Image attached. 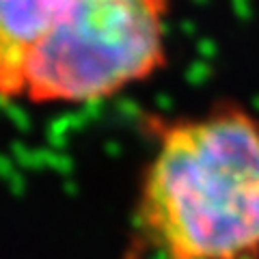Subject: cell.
<instances>
[{"label": "cell", "instance_id": "obj_2", "mask_svg": "<svg viewBox=\"0 0 259 259\" xmlns=\"http://www.w3.org/2000/svg\"><path fill=\"white\" fill-rule=\"evenodd\" d=\"M171 0H67L32 52L24 100L91 104L156 76L166 65Z\"/></svg>", "mask_w": 259, "mask_h": 259}, {"label": "cell", "instance_id": "obj_3", "mask_svg": "<svg viewBox=\"0 0 259 259\" xmlns=\"http://www.w3.org/2000/svg\"><path fill=\"white\" fill-rule=\"evenodd\" d=\"M65 5L67 0H0V100L24 97L28 61Z\"/></svg>", "mask_w": 259, "mask_h": 259}, {"label": "cell", "instance_id": "obj_1", "mask_svg": "<svg viewBox=\"0 0 259 259\" xmlns=\"http://www.w3.org/2000/svg\"><path fill=\"white\" fill-rule=\"evenodd\" d=\"M125 259H259V115L223 97L149 115Z\"/></svg>", "mask_w": 259, "mask_h": 259}]
</instances>
